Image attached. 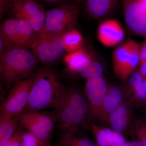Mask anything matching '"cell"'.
Instances as JSON below:
<instances>
[{"label":"cell","instance_id":"4316f807","mask_svg":"<svg viewBox=\"0 0 146 146\" xmlns=\"http://www.w3.org/2000/svg\"><path fill=\"white\" fill-rule=\"evenodd\" d=\"M133 131L138 140L146 146V123L141 120H136L133 124Z\"/></svg>","mask_w":146,"mask_h":146},{"label":"cell","instance_id":"4dcf8cb0","mask_svg":"<svg viewBox=\"0 0 146 146\" xmlns=\"http://www.w3.org/2000/svg\"><path fill=\"white\" fill-rule=\"evenodd\" d=\"M12 0H0V16L1 18L9 11L12 10Z\"/></svg>","mask_w":146,"mask_h":146},{"label":"cell","instance_id":"f35d334b","mask_svg":"<svg viewBox=\"0 0 146 146\" xmlns=\"http://www.w3.org/2000/svg\"><path fill=\"white\" fill-rule=\"evenodd\" d=\"M144 82H145V85L146 89V79H144Z\"/></svg>","mask_w":146,"mask_h":146},{"label":"cell","instance_id":"ba28073f","mask_svg":"<svg viewBox=\"0 0 146 146\" xmlns=\"http://www.w3.org/2000/svg\"><path fill=\"white\" fill-rule=\"evenodd\" d=\"M86 80L84 94L88 103L89 118L96 121L109 85L103 76Z\"/></svg>","mask_w":146,"mask_h":146},{"label":"cell","instance_id":"d6a6232c","mask_svg":"<svg viewBox=\"0 0 146 146\" xmlns=\"http://www.w3.org/2000/svg\"><path fill=\"white\" fill-rule=\"evenodd\" d=\"M140 62L146 60V39L140 44Z\"/></svg>","mask_w":146,"mask_h":146},{"label":"cell","instance_id":"8992f818","mask_svg":"<svg viewBox=\"0 0 146 146\" xmlns=\"http://www.w3.org/2000/svg\"><path fill=\"white\" fill-rule=\"evenodd\" d=\"M62 35L38 33L30 48L36 58L45 64L58 60L65 51Z\"/></svg>","mask_w":146,"mask_h":146},{"label":"cell","instance_id":"7c38bea8","mask_svg":"<svg viewBox=\"0 0 146 146\" xmlns=\"http://www.w3.org/2000/svg\"><path fill=\"white\" fill-rule=\"evenodd\" d=\"M132 107L129 102L125 100L110 115L107 123L110 128L123 135L126 133L132 123Z\"/></svg>","mask_w":146,"mask_h":146},{"label":"cell","instance_id":"83f0119b","mask_svg":"<svg viewBox=\"0 0 146 146\" xmlns=\"http://www.w3.org/2000/svg\"><path fill=\"white\" fill-rule=\"evenodd\" d=\"M45 144L30 132L23 131L21 146H43Z\"/></svg>","mask_w":146,"mask_h":146},{"label":"cell","instance_id":"277c9868","mask_svg":"<svg viewBox=\"0 0 146 146\" xmlns=\"http://www.w3.org/2000/svg\"><path fill=\"white\" fill-rule=\"evenodd\" d=\"M112 67L116 76L125 83L140 65V44L129 39L113 50Z\"/></svg>","mask_w":146,"mask_h":146},{"label":"cell","instance_id":"7402d4cb","mask_svg":"<svg viewBox=\"0 0 146 146\" xmlns=\"http://www.w3.org/2000/svg\"><path fill=\"white\" fill-rule=\"evenodd\" d=\"M65 51L72 52L83 48L82 35L75 28L72 29L62 35Z\"/></svg>","mask_w":146,"mask_h":146},{"label":"cell","instance_id":"2e32d148","mask_svg":"<svg viewBox=\"0 0 146 146\" xmlns=\"http://www.w3.org/2000/svg\"><path fill=\"white\" fill-rule=\"evenodd\" d=\"M117 2L118 0H86V11L94 19H102L112 13Z\"/></svg>","mask_w":146,"mask_h":146},{"label":"cell","instance_id":"cb8c5ba5","mask_svg":"<svg viewBox=\"0 0 146 146\" xmlns=\"http://www.w3.org/2000/svg\"><path fill=\"white\" fill-rule=\"evenodd\" d=\"M77 131L62 133L60 143L63 146H98L89 138L77 136Z\"/></svg>","mask_w":146,"mask_h":146},{"label":"cell","instance_id":"8fae6325","mask_svg":"<svg viewBox=\"0 0 146 146\" xmlns=\"http://www.w3.org/2000/svg\"><path fill=\"white\" fill-rule=\"evenodd\" d=\"M123 91L126 100L133 107L141 106L146 102V89L144 78L136 71L125 83Z\"/></svg>","mask_w":146,"mask_h":146},{"label":"cell","instance_id":"d4e9b609","mask_svg":"<svg viewBox=\"0 0 146 146\" xmlns=\"http://www.w3.org/2000/svg\"><path fill=\"white\" fill-rule=\"evenodd\" d=\"M104 72V69L101 63L94 58L80 73V75L82 78L86 80L103 76Z\"/></svg>","mask_w":146,"mask_h":146},{"label":"cell","instance_id":"e575fe53","mask_svg":"<svg viewBox=\"0 0 146 146\" xmlns=\"http://www.w3.org/2000/svg\"><path fill=\"white\" fill-rule=\"evenodd\" d=\"M123 146H144V145L141 141L138 140L136 141H129V142L127 141Z\"/></svg>","mask_w":146,"mask_h":146},{"label":"cell","instance_id":"d6986e66","mask_svg":"<svg viewBox=\"0 0 146 146\" xmlns=\"http://www.w3.org/2000/svg\"><path fill=\"white\" fill-rule=\"evenodd\" d=\"M16 118L1 113L0 115V146H3L18 130Z\"/></svg>","mask_w":146,"mask_h":146},{"label":"cell","instance_id":"f1b7e54d","mask_svg":"<svg viewBox=\"0 0 146 146\" xmlns=\"http://www.w3.org/2000/svg\"><path fill=\"white\" fill-rule=\"evenodd\" d=\"M15 48L2 32H0V56Z\"/></svg>","mask_w":146,"mask_h":146},{"label":"cell","instance_id":"e0dca14e","mask_svg":"<svg viewBox=\"0 0 146 146\" xmlns=\"http://www.w3.org/2000/svg\"><path fill=\"white\" fill-rule=\"evenodd\" d=\"M12 11L16 18H24L28 21L42 7L34 0H12Z\"/></svg>","mask_w":146,"mask_h":146},{"label":"cell","instance_id":"9c48e42d","mask_svg":"<svg viewBox=\"0 0 146 146\" xmlns=\"http://www.w3.org/2000/svg\"><path fill=\"white\" fill-rule=\"evenodd\" d=\"M125 21L133 34L146 39V12L141 0H121Z\"/></svg>","mask_w":146,"mask_h":146},{"label":"cell","instance_id":"d590c367","mask_svg":"<svg viewBox=\"0 0 146 146\" xmlns=\"http://www.w3.org/2000/svg\"><path fill=\"white\" fill-rule=\"evenodd\" d=\"M75 2V3L78 5H81L82 3L83 2L84 0H73Z\"/></svg>","mask_w":146,"mask_h":146},{"label":"cell","instance_id":"52a82bcc","mask_svg":"<svg viewBox=\"0 0 146 146\" xmlns=\"http://www.w3.org/2000/svg\"><path fill=\"white\" fill-rule=\"evenodd\" d=\"M34 74L15 84L7 98L1 106V113L16 118L23 113L26 108Z\"/></svg>","mask_w":146,"mask_h":146},{"label":"cell","instance_id":"ffe728a7","mask_svg":"<svg viewBox=\"0 0 146 146\" xmlns=\"http://www.w3.org/2000/svg\"><path fill=\"white\" fill-rule=\"evenodd\" d=\"M22 114L31 118L52 133L56 118L54 112H48L42 111H28Z\"/></svg>","mask_w":146,"mask_h":146},{"label":"cell","instance_id":"5bb4252c","mask_svg":"<svg viewBox=\"0 0 146 146\" xmlns=\"http://www.w3.org/2000/svg\"><path fill=\"white\" fill-rule=\"evenodd\" d=\"M90 128L98 146H123L127 142L123 135L110 127L92 123Z\"/></svg>","mask_w":146,"mask_h":146},{"label":"cell","instance_id":"5b68a950","mask_svg":"<svg viewBox=\"0 0 146 146\" xmlns=\"http://www.w3.org/2000/svg\"><path fill=\"white\" fill-rule=\"evenodd\" d=\"M80 6L76 3L58 6L46 11L44 27L42 32L61 35L75 28Z\"/></svg>","mask_w":146,"mask_h":146},{"label":"cell","instance_id":"8d00e7d4","mask_svg":"<svg viewBox=\"0 0 146 146\" xmlns=\"http://www.w3.org/2000/svg\"><path fill=\"white\" fill-rule=\"evenodd\" d=\"M141 2L146 12V0H141Z\"/></svg>","mask_w":146,"mask_h":146},{"label":"cell","instance_id":"9a60e30c","mask_svg":"<svg viewBox=\"0 0 146 146\" xmlns=\"http://www.w3.org/2000/svg\"><path fill=\"white\" fill-rule=\"evenodd\" d=\"M93 59L91 54L82 48L68 53L64 56L63 61L70 72L80 74Z\"/></svg>","mask_w":146,"mask_h":146},{"label":"cell","instance_id":"44dd1931","mask_svg":"<svg viewBox=\"0 0 146 146\" xmlns=\"http://www.w3.org/2000/svg\"><path fill=\"white\" fill-rule=\"evenodd\" d=\"M1 31L2 32L15 48H23L19 35L17 18H10L5 21L1 25Z\"/></svg>","mask_w":146,"mask_h":146},{"label":"cell","instance_id":"603a6c76","mask_svg":"<svg viewBox=\"0 0 146 146\" xmlns=\"http://www.w3.org/2000/svg\"><path fill=\"white\" fill-rule=\"evenodd\" d=\"M18 20L19 35L23 48H30L37 34L29 21L24 18H16Z\"/></svg>","mask_w":146,"mask_h":146},{"label":"cell","instance_id":"484cf974","mask_svg":"<svg viewBox=\"0 0 146 146\" xmlns=\"http://www.w3.org/2000/svg\"><path fill=\"white\" fill-rule=\"evenodd\" d=\"M46 16V12L42 7L29 19V23L36 33H40L43 31L44 27Z\"/></svg>","mask_w":146,"mask_h":146},{"label":"cell","instance_id":"74e56055","mask_svg":"<svg viewBox=\"0 0 146 146\" xmlns=\"http://www.w3.org/2000/svg\"><path fill=\"white\" fill-rule=\"evenodd\" d=\"M43 146H52L51 145L50 143H48L45 144Z\"/></svg>","mask_w":146,"mask_h":146},{"label":"cell","instance_id":"ac0fdd59","mask_svg":"<svg viewBox=\"0 0 146 146\" xmlns=\"http://www.w3.org/2000/svg\"><path fill=\"white\" fill-rule=\"evenodd\" d=\"M17 117L20 123L29 132L33 134L44 143H50L51 134L42 126L34 120L27 117L24 114H22Z\"/></svg>","mask_w":146,"mask_h":146},{"label":"cell","instance_id":"7a4b0ae2","mask_svg":"<svg viewBox=\"0 0 146 146\" xmlns=\"http://www.w3.org/2000/svg\"><path fill=\"white\" fill-rule=\"evenodd\" d=\"M54 112L58 128L62 133L77 131L89 117V107L84 94L76 88L66 89Z\"/></svg>","mask_w":146,"mask_h":146},{"label":"cell","instance_id":"6da1fadb","mask_svg":"<svg viewBox=\"0 0 146 146\" xmlns=\"http://www.w3.org/2000/svg\"><path fill=\"white\" fill-rule=\"evenodd\" d=\"M66 89L53 71L47 68L39 69L34 74L27 105L24 112L41 111L48 108L54 109Z\"/></svg>","mask_w":146,"mask_h":146},{"label":"cell","instance_id":"1f68e13d","mask_svg":"<svg viewBox=\"0 0 146 146\" xmlns=\"http://www.w3.org/2000/svg\"><path fill=\"white\" fill-rule=\"evenodd\" d=\"M44 2L51 5L59 6L72 4L69 3L70 0H42Z\"/></svg>","mask_w":146,"mask_h":146},{"label":"cell","instance_id":"f546056e","mask_svg":"<svg viewBox=\"0 0 146 146\" xmlns=\"http://www.w3.org/2000/svg\"><path fill=\"white\" fill-rule=\"evenodd\" d=\"M22 132V130L18 129L3 146H21Z\"/></svg>","mask_w":146,"mask_h":146},{"label":"cell","instance_id":"836d02e7","mask_svg":"<svg viewBox=\"0 0 146 146\" xmlns=\"http://www.w3.org/2000/svg\"><path fill=\"white\" fill-rule=\"evenodd\" d=\"M138 71L144 79H146V60L140 62Z\"/></svg>","mask_w":146,"mask_h":146},{"label":"cell","instance_id":"30bf717a","mask_svg":"<svg viewBox=\"0 0 146 146\" xmlns=\"http://www.w3.org/2000/svg\"><path fill=\"white\" fill-rule=\"evenodd\" d=\"M98 40L104 46L113 47L120 44L125 38V32L117 20L109 19L102 22L97 30Z\"/></svg>","mask_w":146,"mask_h":146},{"label":"cell","instance_id":"3957f363","mask_svg":"<svg viewBox=\"0 0 146 146\" xmlns=\"http://www.w3.org/2000/svg\"><path fill=\"white\" fill-rule=\"evenodd\" d=\"M37 58L28 48L11 49L0 56V76L7 86L28 78L32 75Z\"/></svg>","mask_w":146,"mask_h":146},{"label":"cell","instance_id":"4fadbf2b","mask_svg":"<svg viewBox=\"0 0 146 146\" xmlns=\"http://www.w3.org/2000/svg\"><path fill=\"white\" fill-rule=\"evenodd\" d=\"M122 89L116 85L109 86L108 91L98 114L96 121L107 124L110 115L125 100Z\"/></svg>","mask_w":146,"mask_h":146}]
</instances>
